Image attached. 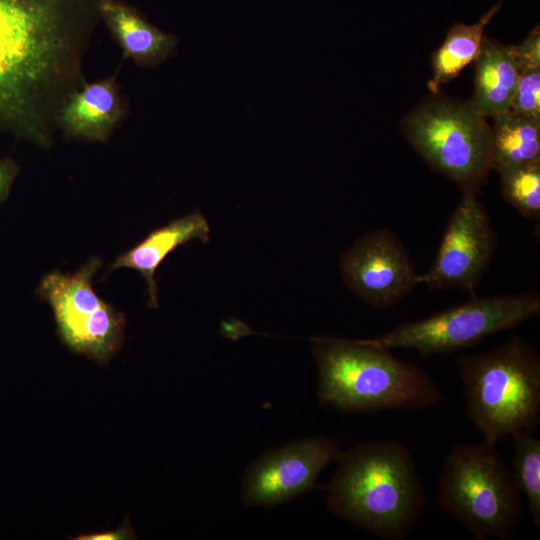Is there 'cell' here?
Here are the masks:
<instances>
[{"label": "cell", "instance_id": "1", "mask_svg": "<svg viewBox=\"0 0 540 540\" xmlns=\"http://www.w3.org/2000/svg\"><path fill=\"white\" fill-rule=\"evenodd\" d=\"M329 484L330 513L385 540L407 538L428 499L409 448L396 440L341 451Z\"/></svg>", "mask_w": 540, "mask_h": 540}, {"label": "cell", "instance_id": "2", "mask_svg": "<svg viewBox=\"0 0 540 540\" xmlns=\"http://www.w3.org/2000/svg\"><path fill=\"white\" fill-rule=\"evenodd\" d=\"M317 364L319 401L344 413L414 410L435 406L443 396L415 364L366 339H311Z\"/></svg>", "mask_w": 540, "mask_h": 540}, {"label": "cell", "instance_id": "3", "mask_svg": "<svg viewBox=\"0 0 540 540\" xmlns=\"http://www.w3.org/2000/svg\"><path fill=\"white\" fill-rule=\"evenodd\" d=\"M65 46L54 0H0V124L46 142L39 97Z\"/></svg>", "mask_w": 540, "mask_h": 540}, {"label": "cell", "instance_id": "4", "mask_svg": "<svg viewBox=\"0 0 540 540\" xmlns=\"http://www.w3.org/2000/svg\"><path fill=\"white\" fill-rule=\"evenodd\" d=\"M466 414L483 439L497 444L540 424V354L520 335L456 361Z\"/></svg>", "mask_w": 540, "mask_h": 540}, {"label": "cell", "instance_id": "5", "mask_svg": "<svg viewBox=\"0 0 540 540\" xmlns=\"http://www.w3.org/2000/svg\"><path fill=\"white\" fill-rule=\"evenodd\" d=\"M437 503L476 540H509L522 517L512 469L496 444L484 439L458 444L446 455Z\"/></svg>", "mask_w": 540, "mask_h": 540}, {"label": "cell", "instance_id": "6", "mask_svg": "<svg viewBox=\"0 0 540 540\" xmlns=\"http://www.w3.org/2000/svg\"><path fill=\"white\" fill-rule=\"evenodd\" d=\"M402 130L423 160L462 193H478L486 183L491 128L469 101L431 97L407 115Z\"/></svg>", "mask_w": 540, "mask_h": 540}, {"label": "cell", "instance_id": "7", "mask_svg": "<svg viewBox=\"0 0 540 540\" xmlns=\"http://www.w3.org/2000/svg\"><path fill=\"white\" fill-rule=\"evenodd\" d=\"M540 314L537 291L474 296L430 317L401 324L369 343L388 350L413 349L421 358L450 354L472 347L500 331L536 318Z\"/></svg>", "mask_w": 540, "mask_h": 540}, {"label": "cell", "instance_id": "8", "mask_svg": "<svg viewBox=\"0 0 540 540\" xmlns=\"http://www.w3.org/2000/svg\"><path fill=\"white\" fill-rule=\"evenodd\" d=\"M100 267V259L93 257L73 273L50 272L37 293L50 305L61 341L106 365L122 348L125 317L95 292L92 280Z\"/></svg>", "mask_w": 540, "mask_h": 540}, {"label": "cell", "instance_id": "9", "mask_svg": "<svg viewBox=\"0 0 540 540\" xmlns=\"http://www.w3.org/2000/svg\"><path fill=\"white\" fill-rule=\"evenodd\" d=\"M476 192H463L451 214L430 269L420 283L430 290L474 293L496 249L497 238Z\"/></svg>", "mask_w": 540, "mask_h": 540}, {"label": "cell", "instance_id": "10", "mask_svg": "<svg viewBox=\"0 0 540 540\" xmlns=\"http://www.w3.org/2000/svg\"><path fill=\"white\" fill-rule=\"evenodd\" d=\"M341 451L338 442L326 436L299 439L268 451L247 468L242 502L273 507L321 487L320 473L338 460Z\"/></svg>", "mask_w": 540, "mask_h": 540}, {"label": "cell", "instance_id": "11", "mask_svg": "<svg viewBox=\"0 0 540 540\" xmlns=\"http://www.w3.org/2000/svg\"><path fill=\"white\" fill-rule=\"evenodd\" d=\"M340 268L346 285L378 309L392 307L420 284L409 253L387 228L360 237L342 255Z\"/></svg>", "mask_w": 540, "mask_h": 540}, {"label": "cell", "instance_id": "12", "mask_svg": "<svg viewBox=\"0 0 540 540\" xmlns=\"http://www.w3.org/2000/svg\"><path fill=\"white\" fill-rule=\"evenodd\" d=\"M210 227L205 216L193 212L177 218L151 231L143 240L118 256L109 267V272L119 268H131L145 279L150 307L158 306L155 271L168 254L192 240L203 243L209 240Z\"/></svg>", "mask_w": 540, "mask_h": 540}, {"label": "cell", "instance_id": "13", "mask_svg": "<svg viewBox=\"0 0 540 540\" xmlns=\"http://www.w3.org/2000/svg\"><path fill=\"white\" fill-rule=\"evenodd\" d=\"M474 62V88L469 100L474 110L485 118L509 110L520 76L514 45L500 44L484 36Z\"/></svg>", "mask_w": 540, "mask_h": 540}, {"label": "cell", "instance_id": "14", "mask_svg": "<svg viewBox=\"0 0 540 540\" xmlns=\"http://www.w3.org/2000/svg\"><path fill=\"white\" fill-rule=\"evenodd\" d=\"M120 104L109 80L87 84L74 93L59 114L65 131L75 137L103 141L120 117Z\"/></svg>", "mask_w": 540, "mask_h": 540}, {"label": "cell", "instance_id": "15", "mask_svg": "<svg viewBox=\"0 0 540 540\" xmlns=\"http://www.w3.org/2000/svg\"><path fill=\"white\" fill-rule=\"evenodd\" d=\"M100 10L124 52L142 64L155 65L168 57L175 45L164 33L114 0H101Z\"/></svg>", "mask_w": 540, "mask_h": 540}, {"label": "cell", "instance_id": "16", "mask_svg": "<svg viewBox=\"0 0 540 540\" xmlns=\"http://www.w3.org/2000/svg\"><path fill=\"white\" fill-rule=\"evenodd\" d=\"M490 168L498 172L540 159V121L511 109L493 117Z\"/></svg>", "mask_w": 540, "mask_h": 540}, {"label": "cell", "instance_id": "17", "mask_svg": "<svg viewBox=\"0 0 540 540\" xmlns=\"http://www.w3.org/2000/svg\"><path fill=\"white\" fill-rule=\"evenodd\" d=\"M504 0L492 6L480 20L472 25L455 23L446 33L441 46L431 58L432 77L428 87L437 93L440 86L456 78L477 58L484 38V28L500 10Z\"/></svg>", "mask_w": 540, "mask_h": 540}, {"label": "cell", "instance_id": "18", "mask_svg": "<svg viewBox=\"0 0 540 540\" xmlns=\"http://www.w3.org/2000/svg\"><path fill=\"white\" fill-rule=\"evenodd\" d=\"M513 440L512 472L533 523L540 527V439L534 432L519 431Z\"/></svg>", "mask_w": 540, "mask_h": 540}, {"label": "cell", "instance_id": "19", "mask_svg": "<svg viewBox=\"0 0 540 540\" xmlns=\"http://www.w3.org/2000/svg\"><path fill=\"white\" fill-rule=\"evenodd\" d=\"M503 199L522 216L540 217V159L499 172Z\"/></svg>", "mask_w": 540, "mask_h": 540}, {"label": "cell", "instance_id": "20", "mask_svg": "<svg viewBox=\"0 0 540 540\" xmlns=\"http://www.w3.org/2000/svg\"><path fill=\"white\" fill-rule=\"evenodd\" d=\"M510 109L540 121V69L520 73Z\"/></svg>", "mask_w": 540, "mask_h": 540}, {"label": "cell", "instance_id": "21", "mask_svg": "<svg viewBox=\"0 0 540 540\" xmlns=\"http://www.w3.org/2000/svg\"><path fill=\"white\" fill-rule=\"evenodd\" d=\"M514 55L520 73L540 69V29L535 26L519 45H514Z\"/></svg>", "mask_w": 540, "mask_h": 540}, {"label": "cell", "instance_id": "22", "mask_svg": "<svg viewBox=\"0 0 540 540\" xmlns=\"http://www.w3.org/2000/svg\"><path fill=\"white\" fill-rule=\"evenodd\" d=\"M72 539L75 540H129L136 539L135 532L128 517L115 530L95 532L90 534H80Z\"/></svg>", "mask_w": 540, "mask_h": 540}, {"label": "cell", "instance_id": "23", "mask_svg": "<svg viewBox=\"0 0 540 540\" xmlns=\"http://www.w3.org/2000/svg\"><path fill=\"white\" fill-rule=\"evenodd\" d=\"M12 178V171L10 168L0 163V200L3 198L6 193L9 183Z\"/></svg>", "mask_w": 540, "mask_h": 540}]
</instances>
